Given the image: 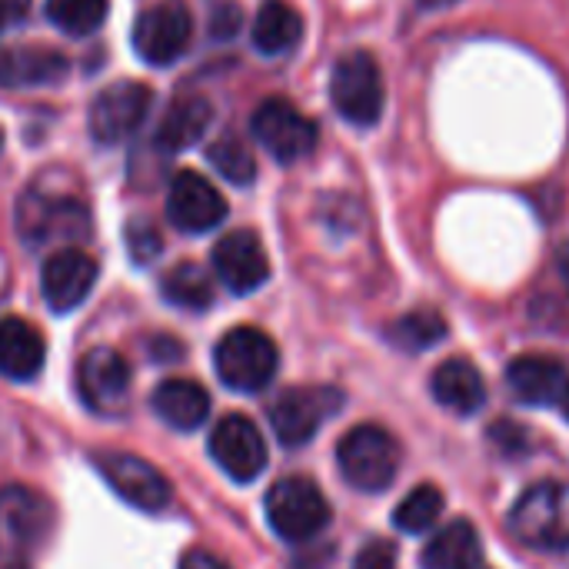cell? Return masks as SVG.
Listing matches in <instances>:
<instances>
[{
    "instance_id": "obj_28",
    "label": "cell",
    "mask_w": 569,
    "mask_h": 569,
    "mask_svg": "<svg viewBox=\"0 0 569 569\" xmlns=\"http://www.w3.org/2000/svg\"><path fill=\"white\" fill-rule=\"evenodd\" d=\"M110 0H47V17L70 37H87L107 20Z\"/></svg>"
},
{
    "instance_id": "obj_21",
    "label": "cell",
    "mask_w": 569,
    "mask_h": 569,
    "mask_svg": "<svg viewBox=\"0 0 569 569\" xmlns=\"http://www.w3.org/2000/svg\"><path fill=\"white\" fill-rule=\"evenodd\" d=\"M430 390H433V400L457 417H473L487 403V383H483L480 370L460 357L437 367Z\"/></svg>"
},
{
    "instance_id": "obj_27",
    "label": "cell",
    "mask_w": 569,
    "mask_h": 569,
    "mask_svg": "<svg viewBox=\"0 0 569 569\" xmlns=\"http://www.w3.org/2000/svg\"><path fill=\"white\" fill-rule=\"evenodd\" d=\"M390 343L407 350V353H420L437 347L447 337V320L437 310H413L407 317H400L397 323H390L387 330Z\"/></svg>"
},
{
    "instance_id": "obj_23",
    "label": "cell",
    "mask_w": 569,
    "mask_h": 569,
    "mask_svg": "<svg viewBox=\"0 0 569 569\" xmlns=\"http://www.w3.org/2000/svg\"><path fill=\"white\" fill-rule=\"evenodd\" d=\"M423 569H480L483 567V547L480 533L467 520H453L443 527L420 553Z\"/></svg>"
},
{
    "instance_id": "obj_8",
    "label": "cell",
    "mask_w": 569,
    "mask_h": 569,
    "mask_svg": "<svg viewBox=\"0 0 569 569\" xmlns=\"http://www.w3.org/2000/svg\"><path fill=\"white\" fill-rule=\"evenodd\" d=\"M250 130L277 163H297V160L310 157L317 150V140H320L317 123L283 97L263 100L253 110Z\"/></svg>"
},
{
    "instance_id": "obj_36",
    "label": "cell",
    "mask_w": 569,
    "mask_h": 569,
    "mask_svg": "<svg viewBox=\"0 0 569 569\" xmlns=\"http://www.w3.org/2000/svg\"><path fill=\"white\" fill-rule=\"evenodd\" d=\"M420 7H427V10H443V7H453V3H460V0H417Z\"/></svg>"
},
{
    "instance_id": "obj_9",
    "label": "cell",
    "mask_w": 569,
    "mask_h": 569,
    "mask_svg": "<svg viewBox=\"0 0 569 569\" xmlns=\"http://www.w3.org/2000/svg\"><path fill=\"white\" fill-rule=\"evenodd\" d=\"M190 37H193V17H190L187 3H180V0H160V3L143 7L133 20V33H130L133 50L150 67H167V63L180 60L190 47Z\"/></svg>"
},
{
    "instance_id": "obj_16",
    "label": "cell",
    "mask_w": 569,
    "mask_h": 569,
    "mask_svg": "<svg viewBox=\"0 0 569 569\" xmlns=\"http://www.w3.org/2000/svg\"><path fill=\"white\" fill-rule=\"evenodd\" d=\"M213 273L237 297L260 290L270 277V260L260 237L253 230H233L220 237L213 247Z\"/></svg>"
},
{
    "instance_id": "obj_33",
    "label": "cell",
    "mask_w": 569,
    "mask_h": 569,
    "mask_svg": "<svg viewBox=\"0 0 569 569\" xmlns=\"http://www.w3.org/2000/svg\"><path fill=\"white\" fill-rule=\"evenodd\" d=\"M240 23H243L240 7L227 3V7H220V10H213V17H210V33L220 37V40H230V37H237Z\"/></svg>"
},
{
    "instance_id": "obj_39",
    "label": "cell",
    "mask_w": 569,
    "mask_h": 569,
    "mask_svg": "<svg viewBox=\"0 0 569 569\" xmlns=\"http://www.w3.org/2000/svg\"><path fill=\"white\" fill-rule=\"evenodd\" d=\"M0 150H3V130H0Z\"/></svg>"
},
{
    "instance_id": "obj_17",
    "label": "cell",
    "mask_w": 569,
    "mask_h": 569,
    "mask_svg": "<svg viewBox=\"0 0 569 569\" xmlns=\"http://www.w3.org/2000/svg\"><path fill=\"white\" fill-rule=\"evenodd\" d=\"M80 397L97 413H120L130 397V370L117 350L97 347L80 360Z\"/></svg>"
},
{
    "instance_id": "obj_25",
    "label": "cell",
    "mask_w": 569,
    "mask_h": 569,
    "mask_svg": "<svg viewBox=\"0 0 569 569\" xmlns=\"http://www.w3.org/2000/svg\"><path fill=\"white\" fill-rule=\"evenodd\" d=\"M250 37H253V47L263 57H280V53H290L300 43L303 20L287 0H267L253 17Z\"/></svg>"
},
{
    "instance_id": "obj_7",
    "label": "cell",
    "mask_w": 569,
    "mask_h": 569,
    "mask_svg": "<svg viewBox=\"0 0 569 569\" xmlns=\"http://www.w3.org/2000/svg\"><path fill=\"white\" fill-rule=\"evenodd\" d=\"M87 207L70 197V193H53V190H23V197L17 200V230L23 237V243L30 247H43L53 240H73L80 233H87Z\"/></svg>"
},
{
    "instance_id": "obj_6",
    "label": "cell",
    "mask_w": 569,
    "mask_h": 569,
    "mask_svg": "<svg viewBox=\"0 0 569 569\" xmlns=\"http://www.w3.org/2000/svg\"><path fill=\"white\" fill-rule=\"evenodd\" d=\"M53 530V507L43 493L30 487H3L0 490V560L20 563Z\"/></svg>"
},
{
    "instance_id": "obj_5",
    "label": "cell",
    "mask_w": 569,
    "mask_h": 569,
    "mask_svg": "<svg viewBox=\"0 0 569 569\" xmlns=\"http://www.w3.org/2000/svg\"><path fill=\"white\" fill-rule=\"evenodd\" d=\"M267 520L287 543H307L330 527V503L307 477H283L267 493Z\"/></svg>"
},
{
    "instance_id": "obj_15",
    "label": "cell",
    "mask_w": 569,
    "mask_h": 569,
    "mask_svg": "<svg viewBox=\"0 0 569 569\" xmlns=\"http://www.w3.org/2000/svg\"><path fill=\"white\" fill-rule=\"evenodd\" d=\"M97 283V260L77 247L57 250L40 267V293L53 313L77 310Z\"/></svg>"
},
{
    "instance_id": "obj_38",
    "label": "cell",
    "mask_w": 569,
    "mask_h": 569,
    "mask_svg": "<svg viewBox=\"0 0 569 569\" xmlns=\"http://www.w3.org/2000/svg\"><path fill=\"white\" fill-rule=\"evenodd\" d=\"M3 569H27V567H23V563H7Z\"/></svg>"
},
{
    "instance_id": "obj_2",
    "label": "cell",
    "mask_w": 569,
    "mask_h": 569,
    "mask_svg": "<svg viewBox=\"0 0 569 569\" xmlns=\"http://www.w3.org/2000/svg\"><path fill=\"white\" fill-rule=\"evenodd\" d=\"M337 463L343 480L360 490V493H383L400 470V443L390 430L377 423L353 427L340 447H337Z\"/></svg>"
},
{
    "instance_id": "obj_40",
    "label": "cell",
    "mask_w": 569,
    "mask_h": 569,
    "mask_svg": "<svg viewBox=\"0 0 569 569\" xmlns=\"http://www.w3.org/2000/svg\"><path fill=\"white\" fill-rule=\"evenodd\" d=\"M480 569H483V567H480Z\"/></svg>"
},
{
    "instance_id": "obj_30",
    "label": "cell",
    "mask_w": 569,
    "mask_h": 569,
    "mask_svg": "<svg viewBox=\"0 0 569 569\" xmlns=\"http://www.w3.org/2000/svg\"><path fill=\"white\" fill-rule=\"evenodd\" d=\"M207 160H210V167H213L223 180H230V183H237V187H247V183H253V177H257V160H253V153L247 150V143H240V140L230 137V133L210 143Z\"/></svg>"
},
{
    "instance_id": "obj_13",
    "label": "cell",
    "mask_w": 569,
    "mask_h": 569,
    "mask_svg": "<svg viewBox=\"0 0 569 569\" xmlns=\"http://www.w3.org/2000/svg\"><path fill=\"white\" fill-rule=\"evenodd\" d=\"M210 457L237 483H253L267 470L263 433L257 430L253 420H247L240 413H230V417H223L213 427V433H210Z\"/></svg>"
},
{
    "instance_id": "obj_14",
    "label": "cell",
    "mask_w": 569,
    "mask_h": 569,
    "mask_svg": "<svg viewBox=\"0 0 569 569\" xmlns=\"http://www.w3.org/2000/svg\"><path fill=\"white\" fill-rule=\"evenodd\" d=\"M227 217L223 193L197 170H183L167 190V220L183 233H207Z\"/></svg>"
},
{
    "instance_id": "obj_19",
    "label": "cell",
    "mask_w": 569,
    "mask_h": 569,
    "mask_svg": "<svg viewBox=\"0 0 569 569\" xmlns=\"http://www.w3.org/2000/svg\"><path fill=\"white\" fill-rule=\"evenodd\" d=\"M47 360V343L40 330L20 317H3L0 320V377L13 383H27L43 370Z\"/></svg>"
},
{
    "instance_id": "obj_1",
    "label": "cell",
    "mask_w": 569,
    "mask_h": 569,
    "mask_svg": "<svg viewBox=\"0 0 569 569\" xmlns=\"http://www.w3.org/2000/svg\"><path fill=\"white\" fill-rule=\"evenodd\" d=\"M510 533L547 557L569 563V487L567 483H537L530 487L513 513H510Z\"/></svg>"
},
{
    "instance_id": "obj_32",
    "label": "cell",
    "mask_w": 569,
    "mask_h": 569,
    "mask_svg": "<svg viewBox=\"0 0 569 569\" xmlns=\"http://www.w3.org/2000/svg\"><path fill=\"white\" fill-rule=\"evenodd\" d=\"M353 569H397V547L387 543V540H373L367 543L357 560H353Z\"/></svg>"
},
{
    "instance_id": "obj_22",
    "label": "cell",
    "mask_w": 569,
    "mask_h": 569,
    "mask_svg": "<svg viewBox=\"0 0 569 569\" xmlns=\"http://www.w3.org/2000/svg\"><path fill=\"white\" fill-rule=\"evenodd\" d=\"M150 407L173 430H197L210 417V397L193 380H163L153 390Z\"/></svg>"
},
{
    "instance_id": "obj_11",
    "label": "cell",
    "mask_w": 569,
    "mask_h": 569,
    "mask_svg": "<svg viewBox=\"0 0 569 569\" xmlns=\"http://www.w3.org/2000/svg\"><path fill=\"white\" fill-rule=\"evenodd\" d=\"M340 407H343V393L333 387H293L273 400L270 423L283 447H303L317 437V430L330 417H337Z\"/></svg>"
},
{
    "instance_id": "obj_34",
    "label": "cell",
    "mask_w": 569,
    "mask_h": 569,
    "mask_svg": "<svg viewBox=\"0 0 569 569\" xmlns=\"http://www.w3.org/2000/svg\"><path fill=\"white\" fill-rule=\"evenodd\" d=\"M180 569H230L220 557H213L210 550H190L183 560H180Z\"/></svg>"
},
{
    "instance_id": "obj_31",
    "label": "cell",
    "mask_w": 569,
    "mask_h": 569,
    "mask_svg": "<svg viewBox=\"0 0 569 569\" xmlns=\"http://www.w3.org/2000/svg\"><path fill=\"white\" fill-rule=\"evenodd\" d=\"M127 247H130V257L137 263H150L163 250V240H160V233H157V227L150 220H133L127 227Z\"/></svg>"
},
{
    "instance_id": "obj_35",
    "label": "cell",
    "mask_w": 569,
    "mask_h": 569,
    "mask_svg": "<svg viewBox=\"0 0 569 569\" xmlns=\"http://www.w3.org/2000/svg\"><path fill=\"white\" fill-rule=\"evenodd\" d=\"M30 10V0H0V33Z\"/></svg>"
},
{
    "instance_id": "obj_12",
    "label": "cell",
    "mask_w": 569,
    "mask_h": 569,
    "mask_svg": "<svg viewBox=\"0 0 569 569\" xmlns=\"http://www.w3.org/2000/svg\"><path fill=\"white\" fill-rule=\"evenodd\" d=\"M150 103H153V90L147 83L120 80V83L103 87L93 97L90 113H87L90 137L97 143H123V140H130L143 127V120L150 113Z\"/></svg>"
},
{
    "instance_id": "obj_18",
    "label": "cell",
    "mask_w": 569,
    "mask_h": 569,
    "mask_svg": "<svg viewBox=\"0 0 569 569\" xmlns=\"http://www.w3.org/2000/svg\"><path fill=\"white\" fill-rule=\"evenodd\" d=\"M70 60L53 47H3L0 50V87L27 90V87H50L63 80Z\"/></svg>"
},
{
    "instance_id": "obj_20",
    "label": "cell",
    "mask_w": 569,
    "mask_h": 569,
    "mask_svg": "<svg viewBox=\"0 0 569 569\" xmlns=\"http://www.w3.org/2000/svg\"><path fill=\"white\" fill-rule=\"evenodd\" d=\"M567 367L553 357H540V353H530V357H517L510 367H507V383L513 390V397L520 403H530V407H547V403H557L563 397V387H567Z\"/></svg>"
},
{
    "instance_id": "obj_3",
    "label": "cell",
    "mask_w": 569,
    "mask_h": 569,
    "mask_svg": "<svg viewBox=\"0 0 569 569\" xmlns=\"http://www.w3.org/2000/svg\"><path fill=\"white\" fill-rule=\"evenodd\" d=\"M213 367L227 390L257 393L277 377L280 353H277V343L263 330L233 327L220 337L213 350Z\"/></svg>"
},
{
    "instance_id": "obj_4",
    "label": "cell",
    "mask_w": 569,
    "mask_h": 569,
    "mask_svg": "<svg viewBox=\"0 0 569 569\" xmlns=\"http://www.w3.org/2000/svg\"><path fill=\"white\" fill-rule=\"evenodd\" d=\"M330 100L347 123L377 127L383 117V103H387L383 73H380L377 57L367 50L343 53L330 73Z\"/></svg>"
},
{
    "instance_id": "obj_10",
    "label": "cell",
    "mask_w": 569,
    "mask_h": 569,
    "mask_svg": "<svg viewBox=\"0 0 569 569\" xmlns=\"http://www.w3.org/2000/svg\"><path fill=\"white\" fill-rule=\"evenodd\" d=\"M90 463L117 490L120 500H127L130 507H137L143 513H160L170 503V497H173L170 480L157 467H150L147 460H140L133 453H123V450H93L90 453Z\"/></svg>"
},
{
    "instance_id": "obj_29",
    "label": "cell",
    "mask_w": 569,
    "mask_h": 569,
    "mask_svg": "<svg viewBox=\"0 0 569 569\" xmlns=\"http://www.w3.org/2000/svg\"><path fill=\"white\" fill-rule=\"evenodd\" d=\"M443 503H447L443 493H440L433 483H423V487H417V490L397 507L393 523H397V530H403V533H427V530L440 520Z\"/></svg>"
},
{
    "instance_id": "obj_26",
    "label": "cell",
    "mask_w": 569,
    "mask_h": 569,
    "mask_svg": "<svg viewBox=\"0 0 569 569\" xmlns=\"http://www.w3.org/2000/svg\"><path fill=\"white\" fill-rule=\"evenodd\" d=\"M160 293L167 303L180 307V310H207L213 303V277L200 267V263H177L173 270H167Z\"/></svg>"
},
{
    "instance_id": "obj_37",
    "label": "cell",
    "mask_w": 569,
    "mask_h": 569,
    "mask_svg": "<svg viewBox=\"0 0 569 569\" xmlns=\"http://www.w3.org/2000/svg\"><path fill=\"white\" fill-rule=\"evenodd\" d=\"M560 407H563V417L569 420V380L567 387H563V397H560Z\"/></svg>"
},
{
    "instance_id": "obj_24",
    "label": "cell",
    "mask_w": 569,
    "mask_h": 569,
    "mask_svg": "<svg viewBox=\"0 0 569 569\" xmlns=\"http://www.w3.org/2000/svg\"><path fill=\"white\" fill-rule=\"evenodd\" d=\"M210 120H213L210 100H203V97H177V100L167 107L163 120H160L157 147H160L163 153L187 150V147H193V143L207 133Z\"/></svg>"
}]
</instances>
